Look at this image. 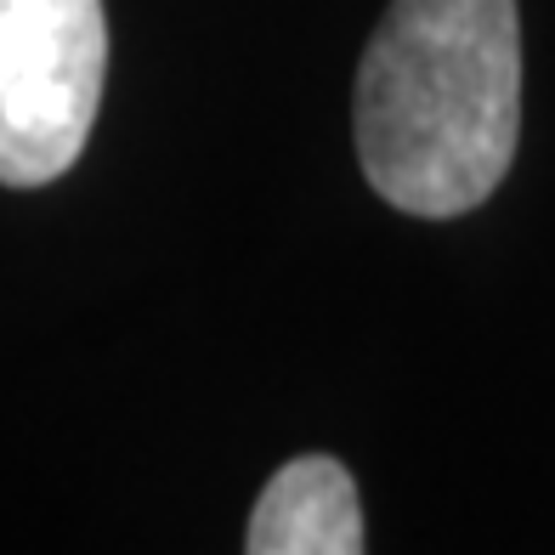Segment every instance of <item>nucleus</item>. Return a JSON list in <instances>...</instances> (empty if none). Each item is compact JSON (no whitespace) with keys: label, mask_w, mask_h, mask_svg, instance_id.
<instances>
[{"label":"nucleus","mask_w":555,"mask_h":555,"mask_svg":"<svg viewBox=\"0 0 555 555\" xmlns=\"http://www.w3.org/2000/svg\"><path fill=\"white\" fill-rule=\"evenodd\" d=\"M358 159L402 216H465L521 137L516 0H391L358 63Z\"/></svg>","instance_id":"nucleus-1"},{"label":"nucleus","mask_w":555,"mask_h":555,"mask_svg":"<svg viewBox=\"0 0 555 555\" xmlns=\"http://www.w3.org/2000/svg\"><path fill=\"white\" fill-rule=\"evenodd\" d=\"M103 74V0H0V182L46 188L80 159Z\"/></svg>","instance_id":"nucleus-2"},{"label":"nucleus","mask_w":555,"mask_h":555,"mask_svg":"<svg viewBox=\"0 0 555 555\" xmlns=\"http://www.w3.org/2000/svg\"><path fill=\"white\" fill-rule=\"evenodd\" d=\"M249 555H358L363 511L351 470L330 453H300L261 488L249 511Z\"/></svg>","instance_id":"nucleus-3"}]
</instances>
